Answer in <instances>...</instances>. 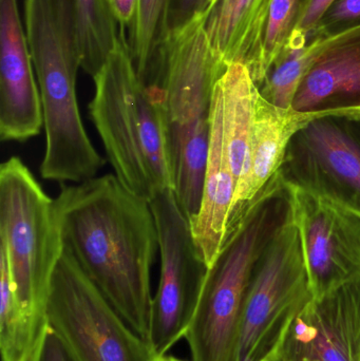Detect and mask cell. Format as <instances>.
<instances>
[{"instance_id": "19", "label": "cell", "mask_w": 360, "mask_h": 361, "mask_svg": "<svg viewBox=\"0 0 360 361\" xmlns=\"http://www.w3.org/2000/svg\"><path fill=\"white\" fill-rule=\"evenodd\" d=\"M325 42L314 30L306 33L296 31L279 51L261 82L256 85L261 97L278 107H292L302 78Z\"/></svg>"}, {"instance_id": "16", "label": "cell", "mask_w": 360, "mask_h": 361, "mask_svg": "<svg viewBox=\"0 0 360 361\" xmlns=\"http://www.w3.org/2000/svg\"><path fill=\"white\" fill-rule=\"evenodd\" d=\"M211 121L202 200L198 214L192 222L194 241L209 267L219 256L225 241L237 187L224 143L223 103L218 82L213 93Z\"/></svg>"}, {"instance_id": "20", "label": "cell", "mask_w": 360, "mask_h": 361, "mask_svg": "<svg viewBox=\"0 0 360 361\" xmlns=\"http://www.w3.org/2000/svg\"><path fill=\"white\" fill-rule=\"evenodd\" d=\"M42 329L21 307L13 288L6 257L0 252L1 361H30Z\"/></svg>"}, {"instance_id": "12", "label": "cell", "mask_w": 360, "mask_h": 361, "mask_svg": "<svg viewBox=\"0 0 360 361\" xmlns=\"http://www.w3.org/2000/svg\"><path fill=\"white\" fill-rule=\"evenodd\" d=\"M279 361H360V278L314 297L290 326Z\"/></svg>"}, {"instance_id": "8", "label": "cell", "mask_w": 360, "mask_h": 361, "mask_svg": "<svg viewBox=\"0 0 360 361\" xmlns=\"http://www.w3.org/2000/svg\"><path fill=\"white\" fill-rule=\"evenodd\" d=\"M46 322L75 361H154L149 343L135 332L67 250L53 274Z\"/></svg>"}, {"instance_id": "27", "label": "cell", "mask_w": 360, "mask_h": 361, "mask_svg": "<svg viewBox=\"0 0 360 361\" xmlns=\"http://www.w3.org/2000/svg\"><path fill=\"white\" fill-rule=\"evenodd\" d=\"M105 2L120 31L126 34L135 23L139 0H105Z\"/></svg>"}, {"instance_id": "14", "label": "cell", "mask_w": 360, "mask_h": 361, "mask_svg": "<svg viewBox=\"0 0 360 361\" xmlns=\"http://www.w3.org/2000/svg\"><path fill=\"white\" fill-rule=\"evenodd\" d=\"M292 108L302 112L360 110V29L325 42L302 78Z\"/></svg>"}, {"instance_id": "26", "label": "cell", "mask_w": 360, "mask_h": 361, "mask_svg": "<svg viewBox=\"0 0 360 361\" xmlns=\"http://www.w3.org/2000/svg\"><path fill=\"white\" fill-rule=\"evenodd\" d=\"M213 0H173L170 30L183 27L197 17L207 14Z\"/></svg>"}, {"instance_id": "29", "label": "cell", "mask_w": 360, "mask_h": 361, "mask_svg": "<svg viewBox=\"0 0 360 361\" xmlns=\"http://www.w3.org/2000/svg\"><path fill=\"white\" fill-rule=\"evenodd\" d=\"M154 361H186L183 360H180V358L175 357V356H169V355H162V356H156V360Z\"/></svg>"}, {"instance_id": "4", "label": "cell", "mask_w": 360, "mask_h": 361, "mask_svg": "<svg viewBox=\"0 0 360 361\" xmlns=\"http://www.w3.org/2000/svg\"><path fill=\"white\" fill-rule=\"evenodd\" d=\"M93 80L89 111L116 177L147 202L173 189L164 93L139 80L124 32Z\"/></svg>"}, {"instance_id": "21", "label": "cell", "mask_w": 360, "mask_h": 361, "mask_svg": "<svg viewBox=\"0 0 360 361\" xmlns=\"http://www.w3.org/2000/svg\"><path fill=\"white\" fill-rule=\"evenodd\" d=\"M171 4L173 0H139L135 23L125 34L133 67L145 85L156 53L170 32Z\"/></svg>"}, {"instance_id": "7", "label": "cell", "mask_w": 360, "mask_h": 361, "mask_svg": "<svg viewBox=\"0 0 360 361\" xmlns=\"http://www.w3.org/2000/svg\"><path fill=\"white\" fill-rule=\"evenodd\" d=\"M313 298L299 231L290 214L252 275L243 310L239 361L274 358L290 326Z\"/></svg>"}, {"instance_id": "22", "label": "cell", "mask_w": 360, "mask_h": 361, "mask_svg": "<svg viewBox=\"0 0 360 361\" xmlns=\"http://www.w3.org/2000/svg\"><path fill=\"white\" fill-rule=\"evenodd\" d=\"M82 69L94 78L120 37L118 23L105 0H74Z\"/></svg>"}, {"instance_id": "18", "label": "cell", "mask_w": 360, "mask_h": 361, "mask_svg": "<svg viewBox=\"0 0 360 361\" xmlns=\"http://www.w3.org/2000/svg\"><path fill=\"white\" fill-rule=\"evenodd\" d=\"M271 0H215L206 18V34L225 65H247L257 44Z\"/></svg>"}, {"instance_id": "25", "label": "cell", "mask_w": 360, "mask_h": 361, "mask_svg": "<svg viewBox=\"0 0 360 361\" xmlns=\"http://www.w3.org/2000/svg\"><path fill=\"white\" fill-rule=\"evenodd\" d=\"M30 361H75L58 335L48 324H44L35 351Z\"/></svg>"}, {"instance_id": "23", "label": "cell", "mask_w": 360, "mask_h": 361, "mask_svg": "<svg viewBox=\"0 0 360 361\" xmlns=\"http://www.w3.org/2000/svg\"><path fill=\"white\" fill-rule=\"evenodd\" d=\"M302 0H271L257 44L245 67L256 85L261 82L279 51L295 33Z\"/></svg>"}, {"instance_id": "28", "label": "cell", "mask_w": 360, "mask_h": 361, "mask_svg": "<svg viewBox=\"0 0 360 361\" xmlns=\"http://www.w3.org/2000/svg\"><path fill=\"white\" fill-rule=\"evenodd\" d=\"M332 2L333 0H302L299 23L296 31L302 33L312 31Z\"/></svg>"}, {"instance_id": "3", "label": "cell", "mask_w": 360, "mask_h": 361, "mask_svg": "<svg viewBox=\"0 0 360 361\" xmlns=\"http://www.w3.org/2000/svg\"><path fill=\"white\" fill-rule=\"evenodd\" d=\"M25 25L46 131L42 177L61 183L92 179L105 160L91 143L78 107L82 56L74 0H25Z\"/></svg>"}, {"instance_id": "11", "label": "cell", "mask_w": 360, "mask_h": 361, "mask_svg": "<svg viewBox=\"0 0 360 361\" xmlns=\"http://www.w3.org/2000/svg\"><path fill=\"white\" fill-rule=\"evenodd\" d=\"M278 173L360 212V118L313 121L292 139Z\"/></svg>"}, {"instance_id": "31", "label": "cell", "mask_w": 360, "mask_h": 361, "mask_svg": "<svg viewBox=\"0 0 360 361\" xmlns=\"http://www.w3.org/2000/svg\"><path fill=\"white\" fill-rule=\"evenodd\" d=\"M213 1H215V0H213ZM211 6H213V4H211Z\"/></svg>"}, {"instance_id": "2", "label": "cell", "mask_w": 360, "mask_h": 361, "mask_svg": "<svg viewBox=\"0 0 360 361\" xmlns=\"http://www.w3.org/2000/svg\"><path fill=\"white\" fill-rule=\"evenodd\" d=\"M207 14L170 30L146 82L164 93L173 192L190 223L202 200L213 93L228 67L209 42Z\"/></svg>"}, {"instance_id": "6", "label": "cell", "mask_w": 360, "mask_h": 361, "mask_svg": "<svg viewBox=\"0 0 360 361\" xmlns=\"http://www.w3.org/2000/svg\"><path fill=\"white\" fill-rule=\"evenodd\" d=\"M63 250L54 200L23 161L12 157L0 166V252L21 307L40 328Z\"/></svg>"}, {"instance_id": "10", "label": "cell", "mask_w": 360, "mask_h": 361, "mask_svg": "<svg viewBox=\"0 0 360 361\" xmlns=\"http://www.w3.org/2000/svg\"><path fill=\"white\" fill-rule=\"evenodd\" d=\"M285 184L314 297L359 279L360 212L316 191Z\"/></svg>"}, {"instance_id": "1", "label": "cell", "mask_w": 360, "mask_h": 361, "mask_svg": "<svg viewBox=\"0 0 360 361\" xmlns=\"http://www.w3.org/2000/svg\"><path fill=\"white\" fill-rule=\"evenodd\" d=\"M63 246L120 317L148 343L150 271L159 248L149 202L116 175L66 185L54 199Z\"/></svg>"}, {"instance_id": "5", "label": "cell", "mask_w": 360, "mask_h": 361, "mask_svg": "<svg viewBox=\"0 0 360 361\" xmlns=\"http://www.w3.org/2000/svg\"><path fill=\"white\" fill-rule=\"evenodd\" d=\"M291 214L289 191L277 173L228 225L209 269L185 339L192 361H239L245 297L256 264Z\"/></svg>"}, {"instance_id": "15", "label": "cell", "mask_w": 360, "mask_h": 361, "mask_svg": "<svg viewBox=\"0 0 360 361\" xmlns=\"http://www.w3.org/2000/svg\"><path fill=\"white\" fill-rule=\"evenodd\" d=\"M327 116L360 118V110L297 111L292 107L273 105L261 97L259 90L257 91L251 171L243 188L235 195L230 219L251 203L278 173L292 139L313 121Z\"/></svg>"}, {"instance_id": "24", "label": "cell", "mask_w": 360, "mask_h": 361, "mask_svg": "<svg viewBox=\"0 0 360 361\" xmlns=\"http://www.w3.org/2000/svg\"><path fill=\"white\" fill-rule=\"evenodd\" d=\"M357 29H360V0H333L313 30L328 40Z\"/></svg>"}, {"instance_id": "9", "label": "cell", "mask_w": 360, "mask_h": 361, "mask_svg": "<svg viewBox=\"0 0 360 361\" xmlns=\"http://www.w3.org/2000/svg\"><path fill=\"white\" fill-rule=\"evenodd\" d=\"M149 204L158 227L161 273L152 297L148 343L156 356H162L185 338L209 267L173 189L159 193Z\"/></svg>"}, {"instance_id": "17", "label": "cell", "mask_w": 360, "mask_h": 361, "mask_svg": "<svg viewBox=\"0 0 360 361\" xmlns=\"http://www.w3.org/2000/svg\"><path fill=\"white\" fill-rule=\"evenodd\" d=\"M218 84L223 103L224 143L237 183L236 195L244 186L251 171L258 88L247 68L239 63L228 66Z\"/></svg>"}, {"instance_id": "30", "label": "cell", "mask_w": 360, "mask_h": 361, "mask_svg": "<svg viewBox=\"0 0 360 361\" xmlns=\"http://www.w3.org/2000/svg\"><path fill=\"white\" fill-rule=\"evenodd\" d=\"M266 361H279V360H277L276 357H274V358H272V360H266Z\"/></svg>"}, {"instance_id": "13", "label": "cell", "mask_w": 360, "mask_h": 361, "mask_svg": "<svg viewBox=\"0 0 360 361\" xmlns=\"http://www.w3.org/2000/svg\"><path fill=\"white\" fill-rule=\"evenodd\" d=\"M44 127L39 89L17 0H0V137L25 142Z\"/></svg>"}]
</instances>
